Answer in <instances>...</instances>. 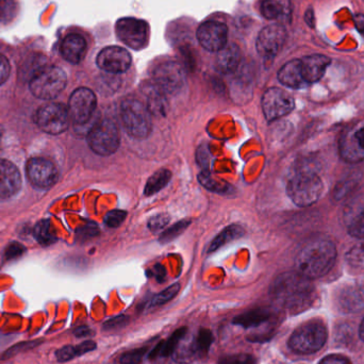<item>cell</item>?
<instances>
[{
  "label": "cell",
  "instance_id": "484cf974",
  "mask_svg": "<svg viewBox=\"0 0 364 364\" xmlns=\"http://www.w3.org/2000/svg\"><path fill=\"white\" fill-rule=\"evenodd\" d=\"M95 348V342L85 341L79 346H65V348H61L55 353V356H57L58 361H60V363H66V361L72 360V359L81 356V355L92 352Z\"/></svg>",
  "mask_w": 364,
  "mask_h": 364
},
{
  "label": "cell",
  "instance_id": "5bb4252c",
  "mask_svg": "<svg viewBox=\"0 0 364 364\" xmlns=\"http://www.w3.org/2000/svg\"><path fill=\"white\" fill-rule=\"evenodd\" d=\"M26 172L30 183L36 188H48L57 181L58 170L55 164L44 158H32L28 161Z\"/></svg>",
  "mask_w": 364,
  "mask_h": 364
},
{
  "label": "cell",
  "instance_id": "8fae6325",
  "mask_svg": "<svg viewBox=\"0 0 364 364\" xmlns=\"http://www.w3.org/2000/svg\"><path fill=\"white\" fill-rule=\"evenodd\" d=\"M292 96L279 87L267 90L262 96V110L269 122L276 121L288 115L294 109Z\"/></svg>",
  "mask_w": 364,
  "mask_h": 364
},
{
  "label": "cell",
  "instance_id": "ee69618b",
  "mask_svg": "<svg viewBox=\"0 0 364 364\" xmlns=\"http://www.w3.org/2000/svg\"><path fill=\"white\" fill-rule=\"evenodd\" d=\"M129 318L125 316H117V318H111V320L107 321L104 325V329L107 331H111V329L119 328V327L124 326L127 324Z\"/></svg>",
  "mask_w": 364,
  "mask_h": 364
},
{
  "label": "cell",
  "instance_id": "d6a6232c",
  "mask_svg": "<svg viewBox=\"0 0 364 364\" xmlns=\"http://www.w3.org/2000/svg\"><path fill=\"white\" fill-rule=\"evenodd\" d=\"M348 264L358 269H364V241L353 246L346 256Z\"/></svg>",
  "mask_w": 364,
  "mask_h": 364
},
{
  "label": "cell",
  "instance_id": "c3c4849f",
  "mask_svg": "<svg viewBox=\"0 0 364 364\" xmlns=\"http://www.w3.org/2000/svg\"><path fill=\"white\" fill-rule=\"evenodd\" d=\"M91 331V329L87 328V327H79V328H77L76 331H75V335L79 338L89 337V336L92 335Z\"/></svg>",
  "mask_w": 364,
  "mask_h": 364
},
{
  "label": "cell",
  "instance_id": "ac0fdd59",
  "mask_svg": "<svg viewBox=\"0 0 364 364\" xmlns=\"http://www.w3.org/2000/svg\"><path fill=\"white\" fill-rule=\"evenodd\" d=\"M301 70L306 82H318L325 75L327 68L331 64V59L326 55H311L301 60Z\"/></svg>",
  "mask_w": 364,
  "mask_h": 364
},
{
  "label": "cell",
  "instance_id": "f6af8a7d",
  "mask_svg": "<svg viewBox=\"0 0 364 364\" xmlns=\"http://www.w3.org/2000/svg\"><path fill=\"white\" fill-rule=\"evenodd\" d=\"M10 75V63L4 55H0V85L8 80Z\"/></svg>",
  "mask_w": 364,
  "mask_h": 364
},
{
  "label": "cell",
  "instance_id": "816d5d0a",
  "mask_svg": "<svg viewBox=\"0 0 364 364\" xmlns=\"http://www.w3.org/2000/svg\"><path fill=\"white\" fill-rule=\"evenodd\" d=\"M359 336H360V339L364 342V318L363 322H361L360 327H359Z\"/></svg>",
  "mask_w": 364,
  "mask_h": 364
},
{
  "label": "cell",
  "instance_id": "f546056e",
  "mask_svg": "<svg viewBox=\"0 0 364 364\" xmlns=\"http://www.w3.org/2000/svg\"><path fill=\"white\" fill-rule=\"evenodd\" d=\"M350 215L346 218L348 232L355 237H364V207L350 210Z\"/></svg>",
  "mask_w": 364,
  "mask_h": 364
},
{
  "label": "cell",
  "instance_id": "9c48e42d",
  "mask_svg": "<svg viewBox=\"0 0 364 364\" xmlns=\"http://www.w3.org/2000/svg\"><path fill=\"white\" fill-rule=\"evenodd\" d=\"M70 121L68 108L61 104L46 105L36 115V123L38 128L53 136L63 134L68 129Z\"/></svg>",
  "mask_w": 364,
  "mask_h": 364
},
{
  "label": "cell",
  "instance_id": "30bf717a",
  "mask_svg": "<svg viewBox=\"0 0 364 364\" xmlns=\"http://www.w3.org/2000/svg\"><path fill=\"white\" fill-rule=\"evenodd\" d=\"M119 40L134 50L146 46L149 41V25L141 19L126 17L119 19L115 26Z\"/></svg>",
  "mask_w": 364,
  "mask_h": 364
},
{
  "label": "cell",
  "instance_id": "603a6c76",
  "mask_svg": "<svg viewBox=\"0 0 364 364\" xmlns=\"http://www.w3.org/2000/svg\"><path fill=\"white\" fill-rule=\"evenodd\" d=\"M143 92L146 96V106L149 107L151 114L166 115L168 108L166 93L161 91L155 83L146 85Z\"/></svg>",
  "mask_w": 364,
  "mask_h": 364
},
{
  "label": "cell",
  "instance_id": "7a4b0ae2",
  "mask_svg": "<svg viewBox=\"0 0 364 364\" xmlns=\"http://www.w3.org/2000/svg\"><path fill=\"white\" fill-rule=\"evenodd\" d=\"M337 260V247L328 237H320L305 244L295 258L296 272L309 279L329 273Z\"/></svg>",
  "mask_w": 364,
  "mask_h": 364
},
{
  "label": "cell",
  "instance_id": "60d3db41",
  "mask_svg": "<svg viewBox=\"0 0 364 364\" xmlns=\"http://www.w3.org/2000/svg\"><path fill=\"white\" fill-rule=\"evenodd\" d=\"M188 222L177 223L176 225L171 227L168 230L164 231V235H161L160 240H161L162 242H164V243H166V242L168 243V242L172 241V240L175 239L177 235H181L182 231L188 227Z\"/></svg>",
  "mask_w": 364,
  "mask_h": 364
},
{
  "label": "cell",
  "instance_id": "bcb514c9",
  "mask_svg": "<svg viewBox=\"0 0 364 364\" xmlns=\"http://www.w3.org/2000/svg\"><path fill=\"white\" fill-rule=\"evenodd\" d=\"M320 364H352L350 359L342 355H329L325 357Z\"/></svg>",
  "mask_w": 364,
  "mask_h": 364
},
{
  "label": "cell",
  "instance_id": "ba28073f",
  "mask_svg": "<svg viewBox=\"0 0 364 364\" xmlns=\"http://www.w3.org/2000/svg\"><path fill=\"white\" fill-rule=\"evenodd\" d=\"M97 100L95 94L87 87H79L70 95L68 102V114L76 126L89 123L95 113Z\"/></svg>",
  "mask_w": 364,
  "mask_h": 364
},
{
  "label": "cell",
  "instance_id": "8992f818",
  "mask_svg": "<svg viewBox=\"0 0 364 364\" xmlns=\"http://www.w3.org/2000/svg\"><path fill=\"white\" fill-rule=\"evenodd\" d=\"M65 73L57 66H46L34 73L30 80V91L40 100H50L57 97L66 87Z\"/></svg>",
  "mask_w": 364,
  "mask_h": 364
},
{
  "label": "cell",
  "instance_id": "f5cc1de1",
  "mask_svg": "<svg viewBox=\"0 0 364 364\" xmlns=\"http://www.w3.org/2000/svg\"><path fill=\"white\" fill-rule=\"evenodd\" d=\"M0 139H1V134H0Z\"/></svg>",
  "mask_w": 364,
  "mask_h": 364
},
{
  "label": "cell",
  "instance_id": "52a82bcc",
  "mask_svg": "<svg viewBox=\"0 0 364 364\" xmlns=\"http://www.w3.org/2000/svg\"><path fill=\"white\" fill-rule=\"evenodd\" d=\"M121 143L119 126L113 119H104L94 124L87 134V144L96 155H113Z\"/></svg>",
  "mask_w": 364,
  "mask_h": 364
},
{
  "label": "cell",
  "instance_id": "d6986e66",
  "mask_svg": "<svg viewBox=\"0 0 364 364\" xmlns=\"http://www.w3.org/2000/svg\"><path fill=\"white\" fill-rule=\"evenodd\" d=\"M87 53V42L79 34L73 33L64 38L61 45V53L66 61L78 64L82 61Z\"/></svg>",
  "mask_w": 364,
  "mask_h": 364
},
{
  "label": "cell",
  "instance_id": "d590c367",
  "mask_svg": "<svg viewBox=\"0 0 364 364\" xmlns=\"http://www.w3.org/2000/svg\"><path fill=\"white\" fill-rule=\"evenodd\" d=\"M179 290H181V286L178 284H173V286L168 287L166 290L162 291L159 294L156 295L154 297L151 305L153 306H161L164 304L168 303L172 301L177 294H178Z\"/></svg>",
  "mask_w": 364,
  "mask_h": 364
},
{
  "label": "cell",
  "instance_id": "681fc988",
  "mask_svg": "<svg viewBox=\"0 0 364 364\" xmlns=\"http://www.w3.org/2000/svg\"><path fill=\"white\" fill-rule=\"evenodd\" d=\"M21 252H23V247L15 244V245L11 246V247L9 248L8 256L10 257V258L11 257L18 256Z\"/></svg>",
  "mask_w": 364,
  "mask_h": 364
},
{
  "label": "cell",
  "instance_id": "6da1fadb",
  "mask_svg": "<svg viewBox=\"0 0 364 364\" xmlns=\"http://www.w3.org/2000/svg\"><path fill=\"white\" fill-rule=\"evenodd\" d=\"M269 294L280 308L296 312L312 305L316 299V288L311 279L299 272H287L274 280Z\"/></svg>",
  "mask_w": 364,
  "mask_h": 364
},
{
  "label": "cell",
  "instance_id": "44dd1931",
  "mask_svg": "<svg viewBox=\"0 0 364 364\" xmlns=\"http://www.w3.org/2000/svg\"><path fill=\"white\" fill-rule=\"evenodd\" d=\"M241 62V51L235 44L228 45L220 49L216 57V68L222 74H231L237 70Z\"/></svg>",
  "mask_w": 364,
  "mask_h": 364
},
{
  "label": "cell",
  "instance_id": "74e56055",
  "mask_svg": "<svg viewBox=\"0 0 364 364\" xmlns=\"http://www.w3.org/2000/svg\"><path fill=\"white\" fill-rule=\"evenodd\" d=\"M220 364H258V360L252 355L237 354L224 356L220 359Z\"/></svg>",
  "mask_w": 364,
  "mask_h": 364
},
{
  "label": "cell",
  "instance_id": "836d02e7",
  "mask_svg": "<svg viewBox=\"0 0 364 364\" xmlns=\"http://www.w3.org/2000/svg\"><path fill=\"white\" fill-rule=\"evenodd\" d=\"M195 341H196L197 348H198L200 358L205 357L209 353L210 346L213 343V335L211 331L208 329H200L196 336H194Z\"/></svg>",
  "mask_w": 364,
  "mask_h": 364
},
{
  "label": "cell",
  "instance_id": "f35d334b",
  "mask_svg": "<svg viewBox=\"0 0 364 364\" xmlns=\"http://www.w3.org/2000/svg\"><path fill=\"white\" fill-rule=\"evenodd\" d=\"M126 216H127V213L125 211L112 210V211L107 213L106 218H105V223L110 228H117L126 220Z\"/></svg>",
  "mask_w": 364,
  "mask_h": 364
},
{
  "label": "cell",
  "instance_id": "ab89813d",
  "mask_svg": "<svg viewBox=\"0 0 364 364\" xmlns=\"http://www.w3.org/2000/svg\"><path fill=\"white\" fill-rule=\"evenodd\" d=\"M170 215H168V214H157V215L153 216V218L149 220V228L151 229L153 232H156V231L158 232V231L166 228L168 223H170Z\"/></svg>",
  "mask_w": 364,
  "mask_h": 364
},
{
  "label": "cell",
  "instance_id": "277c9868",
  "mask_svg": "<svg viewBox=\"0 0 364 364\" xmlns=\"http://www.w3.org/2000/svg\"><path fill=\"white\" fill-rule=\"evenodd\" d=\"M121 117L126 132L132 138L146 139L153 130V114L149 107L136 100L129 97L121 105Z\"/></svg>",
  "mask_w": 364,
  "mask_h": 364
},
{
  "label": "cell",
  "instance_id": "cb8c5ba5",
  "mask_svg": "<svg viewBox=\"0 0 364 364\" xmlns=\"http://www.w3.org/2000/svg\"><path fill=\"white\" fill-rule=\"evenodd\" d=\"M261 12L265 18L284 19L288 18L292 12L290 0H265L261 6Z\"/></svg>",
  "mask_w": 364,
  "mask_h": 364
},
{
  "label": "cell",
  "instance_id": "8d00e7d4",
  "mask_svg": "<svg viewBox=\"0 0 364 364\" xmlns=\"http://www.w3.org/2000/svg\"><path fill=\"white\" fill-rule=\"evenodd\" d=\"M149 350L147 348H136V350H129L122 355L121 361L122 364H140L142 363L143 358L147 354Z\"/></svg>",
  "mask_w": 364,
  "mask_h": 364
},
{
  "label": "cell",
  "instance_id": "e575fe53",
  "mask_svg": "<svg viewBox=\"0 0 364 364\" xmlns=\"http://www.w3.org/2000/svg\"><path fill=\"white\" fill-rule=\"evenodd\" d=\"M36 239L42 244L53 243L55 241V233L51 229V224L49 222H42L36 228Z\"/></svg>",
  "mask_w": 364,
  "mask_h": 364
},
{
  "label": "cell",
  "instance_id": "d4e9b609",
  "mask_svg": "<svg viewBox=\"0 0 364 364\" xmlns=\"http://www.w3.org/2000/svg\"><path fill=\"white\" fill-rule=\"evenodd\" d=\"M186 335V328H181L175 331V333L168 338V341L162 342L159 346H156L155 350L151 352V358L154 359L156 358V357H168L172 355Z\"/></svg>",
  "mask_w": 364,
  "mask_h": 364
},
{
  "label": "cell",
  "instance_id": "9a60e30c",
  "mask_svg": "<svg viewBox=\"0 0 364 364\" xmlns=\"http://www.w3.org/2000/svg\"><path fill=\"white\" fill-rule=\"evenodd\" d=\"M132 55L123 47L109 46L98 53L96 63L100 70L110 74L127 72L132 65Z\"/></svg>",
  "mask_w": 364,
  "mask_h": 364
},
{
  "label": "cell",
  "instance_id": "ffe728a7",
  "mask_svg": "<svg viewBox=\"0 0 364 364\" xmlns=\"http://www.w3.org/2000/svg\"><path fill=\"white\" fill-rule=\"evenodd\" d=\"M278 80L284 87L291 89H301L307 85L303 76L301 60H292L284 64L278 72Z\"/></svg>",
  "mask_w": 364,
  "mask_h": 364
},
{
  "label": "cell",
  "instance_id": "2e32d148",
  "mask_svg": "<svg viewBox=\"0 0 364 364\" xmlns=\"http://www.w3.org/2000/svg\"><path fill=\"white\" fill-rule=\"evenodd\" d=\"M287 31L284 26H267L261 30L257 38V50L261 57L273 59L286 42Z\"/></svg>",
  "mask_w": 364,
  "mask_h": 364
},
{
  "label": "cell",
  "instance_id": "f907efd6",
  "mask_svg": "<svg viewBox=\"0 0 364 364\" xmlns=\"http://www.w3.org/2000/svg\"><path fill=\"white\" fill-rule=\"evenodd\" d=\"M355 139H356L360 149H364V128H361L355 134Z\"/></svg>",
  "mask_w": 364,
  "mask_h": 364
},
{
  "label": "cell",
  "instance_id": "7c38bea8",
  "mask_svg": "<svg viewBox=\"0 0 364 364\" xmlns=\"http://www.w3.org/2000/svg\"><path fill=\"white\" fill-rule=\"evenodd\" d=\"M154 83L166 94H176L186 85V76L181 64L164 62L154 70Z\"/></svg>",
  "mask_w": 364,
  "mask_h": 364
},
{
  "label": "cell",
  "instance_id": "5b68a950",
  "mask_svg": "<svg viewBox=\"0 0 364 364\" xmlns=\"http://www.w3.org/2000/svg\"><path fill=\"white\" fill-rule=\"evenodd\" d=\"M328 331L322 321L314 320L295 329L289 340V348L299 355H310L322 350Z\"/></svg>",
  "mask_w": 364,
  "mask_h": 364
},
{
  "label": "cell",
  "instance_id": "f1b7e54d",
  "mask_svg": "<svg viewBox=\"0 0 364 364\" xmlns=\"http://www.w3.org/2000/svg\"><path fill=\"white\" fill-rule=\"evenodd\" d=\"M339 304L342 309L346 312L359 311L364 307V301L360 293L353 289H348L340 295Z\"/></svg>",
  "mask_w": 364,
  "mask_h": 364
},
{
  "label": "cell",
  "instance_id": "4fadbf2b",
  "mask_svg": "<svg viewBox=\"0 0 364 364\" xmlns=\"http://www.w3.org/2000/svg\"><path fill=\"white\" fill-rule=\"evenodd\" d=\"M228 29L225 23L209 21L200 25L197 30V40L199 44L211 53H218L227 44Z\"/></svg>",
  "mask_w": 364,
  "mask_h": 364
},
{
  "label": "cell",
  "instance_id": "4316f807",
  "mask_svg": "<svg viewBox=\"0 0 364 364\" xmlns=\"http://www.w3.org/2000/svg\"><path fill=\"white\" fill-rule=\"evenodd\" d=\"M244 235L243 228L239 225H231V226L225 228L215 239L212 241L211 245L209 247V252H215L218 248L224 246L225 244L229 243V242L235 241V240L239 239L242 235Z\"/></svg>",
  "mask_w": 364,
  "mask_h": 364
},
{
  "label": "cell",
  "instance_id": "1f68e13d",
  "mask_svg": "<svg viewBox=\"0 0 364 364\" xmlns=\"http://www.w3.org/2000/svg\"><path fill=\"white\" fill-rule=\"evenodd\" d=\"M198 181L205 188L212 192L228 193L231 190V186L228 183L213 178L209 172H201L199 174Z\"/></svg>",
  "mask_w": 364,
  "mask_h": 364
},
{
  "label": "cell",
  "instance_id": "7bdbcfd3",
  "mask_svg": "<svg viewBox=\"0 0 364 364\" xmlns=\"http://www.w3.org/2000/svg\"><path fill=\"white\" fill-rule=\"evenodd\" d=\"M357 182H358V178H350L346 181V183L341 182V183L338 184L335 192L336 197H337V198H342L344 195L348 194V190H350V188L354 186Z\"/></svg>",
  "mask_w": 364,
  "mask_h": 364
},
{
  "label": "cell",
  "instance_id": "b9f144b4",
  "mask_svg": "<svg viewBox=\"0 0 364 364\" xmlns=\"http://www.w3.org/2000/svg\"><path fill=\"white\" fill-rule=\"evenodd\" d=\"M209 149L207 147H199L198 151H197V161H198L199 166L203 168L201 172H209Z\"/></svg>",
  "mask_w": 364,
  "mask_h": 364
},
{
  "label": "cell",
  "instance_id": "3957f363",
  "mask_svg": "<svg viewBox=\"0 0 364 364\" xmlns=\"http://www.w3.org/2000/svg\"><path fill=\"white\" fill-rule=\"evenodd\" d=\"M323 188L324 184L318 174L301 168L289 179L287 193L295 205L308 207L320 199Z\"/></svg>",
  "mask_w": 364,
  "mask_h": 364
},
{
  "label": "cell",
  "instance_id": "7dc6e473",
  "mask_svg": "<svg viewBox=\"0 0 364 364\" xmlns=\"http://www.w3.org/2000/svg\"><path fill=\"white\" fill-rule=\"evenodd\" d=\"M355 25H356L359 33L364 36V15H356V17H355Z\"/></svg>",
  "mask_w": 364,
  "mask_h": 364
},
{
  "label": "cell",
  "instance_id": "e0dca14e",
  "mask_svg": "<svg viewBox=\"0 0 364 364\" xmlns=\"http://www.w3.org/2000/svg\"><path fill=\"white\" fill-rule=\"evenodd\" d=\"M21 186L18 168L8 160L0 159V199L14 196Z\"/></svg>",
  "mask_w": 364,
  "mask_h": 364
},
{
  "label": "cell",
  "instance_id": "83f0119b",
  "mask_svg": "<svg viewBox=\"0 0 364 364\" xmlns=\"http://www.w3.org/2000/svg\"><path fill=\"white\" fill-rule=\"evenodd\" d=\"M171 178H172V173L170 171L166 170V168L158 171L147 181L144 188L145 195L151 196V195L160 192L162 188L168 186Z\"/></svg>",
  "mask_w": 364,
  "mask_h": 364
},
{
  "label": "cell",
  "instance_id": "7402d4cb",
  "mask_svg": "<svg viewBox=\"0 0 364 364\" xmlns=\"http://www.w3.org/2000/svg\"><path fill=\"white\" fill-rule=\"evenodd\" d=\"M273 316L274 314L271 310L267 309V308H259V309L252 310V311L237 316L233 320V324L243 327V328H255V327L271 322L273 320Z\"/></svg>",
  "mask_w": 364,
  "mask_h": 364
},
{
  "label": "cell",
  "instance_id": "4dcf8cb0",
  "mask_svg": "<svg viewBox=\"0 0 364 364\" xmlns=\"http://www.w3.org/2000/svg\"><path fill=\"white\" fill-rule=\"evenodd\" d=\"M340 151H341L343 158H346L348 161L356 162L364 158V149H360L357 141L356 143H353V140H350L348 136L342 141Z\"/></svg>",
  "mask_w": 364,
  "mask_h": 364
},
{
  "label": "cell",
  "instance_id": "db71d44e",
  "mask_svg": "<svg viewBox=\"0 0 364 364\" xmlns=\"http://www.w3.org/2000/svg\"><path fill=\"white\" fill-rule=\"evenodd\" d=\"M363 292H364V288H363Z\"/></svg>",
  "mask_w": 364,
  "mask_h": 364
}]
</instances>
